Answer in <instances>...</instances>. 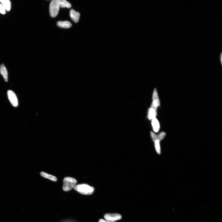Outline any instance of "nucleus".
Wrapping results in <instances>:
<instances>
[{
  "instance_id": "f257e3e1",
  "label": "nucleus",
  "mask_w": 222,
  "mask_h": 222,
  "mask_svg": "<svg viewBox=\"0 0 222 222\" xmlns=\"http://www.w3.org/2000/svg\"><path fill=\"white\" fill-rule=\"evenodd\" d=\"M153 99V101L152 104L149 109L148 114V117L150 120H152L154 118H155L156 115L157 109L160 104L159 98L156 89H155L154 91Z\"/></svg>"
},
{
  "instance_id": "f03ea898",
  "label": "nucleus",
  "mask_w": 222,
  "mask_h": 222,
  "mask_svg": "<svg viewBox=\"0 0 222 222\" xmlns=\"http://www.w3.org/2000/svg\"><path fill=\"white\" fill-rule=\"evenodd\" d=\"M73 188L79 193L85 195H92L94 191V187L85 184L76 185Z\"/></svg>"
},
{
  "instance_id": "7ed1b4c3",
  "label": "nucleus",
  "mask_w": 222,
  "mask_h": 222,
  "mask_svg": "<svg viewBox=\"0 0 222 222\" xmlns=\"http://www.w3.org/2000/svg\"><path fill=\"white\" fill-rule=\"evenodd\" d=\"M76 179L71 177H66L63 180V190L65 191H70L74 188L77 184Z\"/></svg>"
},
{
  "instance_id": "20e7f679",
  "label": "nucleus",
  "mask_w": 222,
  "mask_h": 222,
  "mask_svg": "<svg viewBox=\"0 0 222 222\" xmlns=\"http://www.w3.org/2000/svg\"><path fill=\"white\" fill-rule=\"evenodd\" d=\"M59 0H53L50 5V13L53 18L56 17L58 13L60 8Z\"/></svg>"
},
{
  "instance_id": "39448f33",
  "label": "nucleus",
  "mask_w": 222,
  "mask_h": 222,
  "mask_svg": "<svg viewBox=\"0 0 222 222\" xmlns=\"http://www.w3.org/2000/svg\"><path fill=\"white\" fill-rule=\"evenodd\" d=\"M7 95L11 105L14 107H17L18 105V101L16 94L12 91L9 90L8 91Z\"/></svg>"
},
{
  "instance_id": "423d86ee",
  "label": "nucleus",
  "mask_w": 222,
  "mask_h": 222,
  "mask_svg": "<svg viewBox=\"0 0 222 222\" xmlns=\"http://www.w3.org/2000/svg\"><path fill=\"white\" fill-rule=\"evenodd\" d=\"M105 218L106 220L114 221L121 219L122 216L120 214H107L105 215Z\"/></svg>"
},
{
  "instance_id": "0eeeda50",
  "label": "nucleus",
  "mask_w": 222,
  "mask_h": 222,
  "mask_svg": "<svg viewBox=\"0 0 222 222\" xmlns=\"http://www.w3.org/2000/svg\"><path fill=\"white\" fill-rule=\"evenodd\" d=\"M151 138L154 142L156 140H158L160 141L165 138L166 136V133L162 132L158 135H156L154 132H151Z\"/></svg>"
},
{
  "instance_id": "6e6552de",
  "label": "nucleus",
  "mask_w": 222,
  "mask_h": 222,
  "mask_svg": "<svg viewBox=\"0 0 222 222\" xmlns=\"http://www.w3.org/2000/svg\"><path fill=\"white\" fill-rule=\"evenodd\" d=\"M70 16L71 18L74 22L76 23L79 22L80 17V14L79 12L72 9L70 12Z\"/></svg>"
},
{
  "instance_id": "1a4fd4ad",
  "label": "nucleus",
  "mask_w": 222,
  "mask_h": 222,
  "mask_svg": "<svg viewBox=\"0 0 222 222\" xmlns=\"http://www.w3.org/2000/svg\"><path fill=\"white\" fill-rule=\"evenodd\" d=\"M0 73L3 76L5 81H8V72L6 67L4 64L0 66Z\"/></svg>"
},
{
  "instance_id": "9d476101",
  "label": "nucleus",
  "mask_w": 222,
  "mask_h": 222,
  "mask_svg": "<svg viewBox=\"0 0 222 222\" xmlns=\"http://www.w3.org/2000/svg\"><path fill=\"white\" fill-rule=\"evenodd\" d=\"M57 25L59 27L68 28H70L72 26V24L68 21H59L57 22Z\"/></svg>"
},
{
  "instance_id": "9b49d317",
  "label": "nucleus",
  "mask_w": 222,
  "mask_h": 222,
  "mask_svg": "<svg viewBox=\"0 0 222 222\" xmlns=\"http://www.w3.org/2000/svg\"><path fill=\"white\" fill-rule=\"evenodd\" d=\"M40 175L42 176L53 182H56L57 181V179L56 177L48 174L46 172H40Z\"/></svg>"
},
{
  "instance_id": "f8f14e48",
  "label": "nucleus",
  "mask_w": 222,
  "mask_h": 222,
  "mask_svg": "<svg viewBox=\"0 0 222 222\" xmlns=\"http://www.w3.org/2000/svg\"><path fill=\"white\" fill-rule=\"evenodd\" d=\"M0 2L3 5L6 10L9 11L11 8V3L9 0H0Z\"/></svg>"
},
{
  "instance_id": "ddd939ff",
  "label": "nucleus",
  "mask_w": 222,
  "mask_h": 222,
  "mask_svg": "<svg viewBox=\"0 0 222 222\" xmlns=\"http://www.w3.org/2000/svg\"><path fill=\"white\" fill-rule=\"evenodd\" d=\"M152 121V125L153 130L155 132H157L160 128L159 122L156 117L154 118Z\"/></svg>"
},
{
  "instance_id": "4468645a",
  "label": "nucleus",
  "mask_w": 222,
  "mask_h": 222,
  "mask_svg": "<svg viewBox=\"0 0 222 222\" xmlns=\"http://www.w3.org/2000/svg\"><path fill=\"white\" fill-rule=\"evenodd\" d=\"M59 2L60 7L66 8H69L71 7V5L65 0H59Z\"/></svg>"
},
{
  "instance_id": "2eb2a0df",
  "label": "nucleus",
  "mask_w": 222,
  "mask_h": 222,
  "mask_svg": "<svg viewBox=\"0 0 222 222\" xmlns=\"http://www.w3.org/2000/svg\"><path fill=\"white\" fill-rule=\"evenodd\" d=\"M154 142H155V145L156 152L158 154H160V148L159 144L160 141L158 140H156Z\"/></svg>"
},
{
  "instance_id": "dca6fc26",
  "label": "nucleus",
  "mask_w": 222,
  "mask_h": 222,
  "mask_svg": "<svg viewBox=\"0 0 222 222\" xmlns=\"http://www.w3.org/2000/svg\"><path fill=\"white\" fill-rule=\"evenodd\" d=\"M6 13V10L3 6V5L0 3V13L5 14Z\"/></svg>"
},
{
  "instance_id": "f3484780",
  "label": "nucleus",
  "mask_w": 222,
  "mask_h": 222,
  "mask_svg": "<svg viewBox=\"0 0 222 222\" xmlns=\"http://www.w3.org/2000/svg\"><path fill=\"white\" fill-rule=\"evenodd\" d=\"M99 222H115L114 221H112L109 220H103L101 219L100 220Z\"/></svg>"
}]
</instances>
